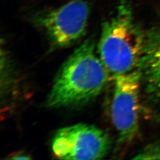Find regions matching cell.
Instances as JSON below:
<instances>
[{
	"mask_svg": "<svg viewBox=\"0 0 160 160\" xmlns=\"http://www.w3.org/2000/svg\"><path fill=\"white\" fill-rule=\"evenodd\" d=\"M109 71L96 53L94 42L88 39L77 48L58 72L46 100L49 108L79 107L102 92Z\"/></svg>",
	"mask_w": 160,
	"mask_h": 160,
	"instance_id": "6da1fadb",
	"label": "cell"
},
{
	"mask_svg": "<svg viewBox=\"0 0 160 160\" xmlns=\"http://www.w3.org/2000/svg\"><path fill=\"white\" fill-rule=\"evenodd\" d=\"M145 34L135 23L131 6L123 0L103 23L98 45L99 57L110 74L114 77L138 69Z\"/></svg>",
	"mask_w": 160,
	"mask_h": 160,
	"instance_id": "7a4b0ae2",
	"label": "cell"
},
{
	"mask_svg": "<svg viewBox=\"0 0 160 160\" xmlns=\"http://www.w3.org/2000/svg\"><path fill=\"white\" fill-rule=\"evenodd\" d=\"M113 78L112 120L118 133V142L125 144L131 142L138 131L142 77L140 71L135 69Z\"/></svg>",
	"mask_w": 160,
	"mask_h": 160,
	"instance_id": "3957f363",
	"label": "cell"
},
{
	"mask_svg": "<svg viewBox=\"0 0 160 160\" xmlns=\"http://www.w3.org/2000/svg\"><path fill=\"white\" fill-rule=\"evenodd\" d=\"M111 148L109 135L96 126L78 123L59 129L52 140V148L62 160H100Z\"/></svg>",
	"mask_w": 160,
	"mask_h": 160,
	"instance_id": "277c9868",
	"label": "cell"
},
{
	"mask_svg": "<svg viewBox=\"0 0 160 160\" xmlns=\"http://www.w3.org/2000/svg\"><path fill=\"white\" fill-rule=\"evenodd\" d=\"M90 7L85 0H72L58 8L39 14L37 26L43 30L55 48L72 45L86 33Z\"/></svg>",
	"mask_w": 160,
	"mask_h": 160,
	"instance_id": "5b68a950",
	"label": "cell"
},
{
	"mask_svg": "<svg viewBox=\"0 0 160 160\" xmlns=\"http://www.w3.org/2000/svg\"><path fill=\"white\" fill-rule=\"evenodd\" d=\"M138 69L148 94L160 103V29L145 34Z\"/></svg>",
	"mask_w": 160,
	"mask_h": 160,
	"instance_id": "8992f818",
	"label": "cell"
},
{
	"mask_svg": "<svg viewBox=\"0 0 160 160\" xmlns=\"http://www.w3.org/2000/svg\"><path fill=\"white\" fill-rule=\"evenodd\" d=\"M133 159L160 160V142H155L146 146Z\"/></svg>",
	"mask_w": 160,
	"mask_h": 160,
	"instance_id": "52a82bcc",
	"label": "cell"
},
{
	"mask_svg": "<svg viewBox=\"0 0 160 160\" xmlns=\"http://www.w3.org/2000/svg\"><path fill=\"white\" fill-rule=\"evenodd\" d=\"M9 158L12 160H29L32 158L30 157V155L24 152H18L17 153L12 155Z\"/></svg>",
	"mask_w": 160,
	"mask_h": 160,
	"instance_id": "ba28073f",
	"label": "cell"
}]
</instances>
